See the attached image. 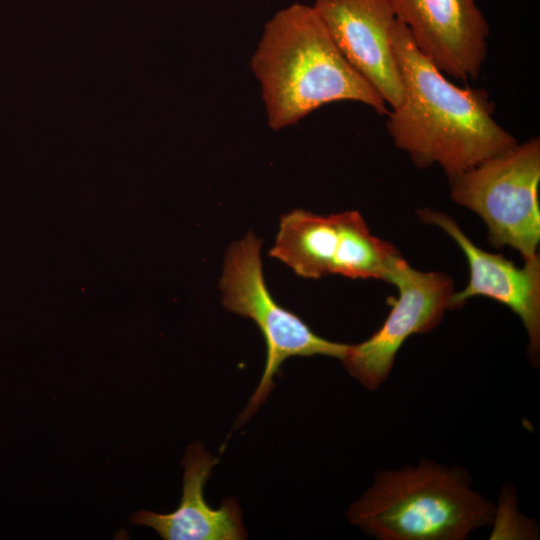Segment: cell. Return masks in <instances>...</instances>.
<instances>
[{"instance_id": "1", "label": "cell", "mask_w": 540, "mask_h": 540, "mask_svg": "<svg viewBox=\"0 0 540 540\" xmlns=\"http://www.w3.org/2000/svg\"><path fill=\"white\" fill-rule=\"evenodd\" d=\"M392 45L404 95L388 111L386 128L417 167L437 164L451 178L518 142L494 119L489 93L449 81L398 19Z\"/></svg>"}, {"instance_id": "11", "label": "cell", "mask_w": 540, "mask_h": 540, "mask_svg": "<svg viewBox=\"0 0 540 540\" xmlns=\"http://www.w3.org/2000/svg\"><path fill=\"white\" fill-rule=\"evenodd\" d=\"M339 245L338 213L326 216L296 209L281 217L269 255L300 277L320 279L334 274Z\"/></svg>"}, {"instance_id": "10", "label": "cell", "mask_w": 540, "mask_h": 540, "mask_svg": "<svg viewBox=\"0 0 540 540\" xmlns=\"http://www.w3.org/2000/svg\"><path fill=\"white\" fill-rule=\"evenodd\" d=\"M218 463L201 443L192 444L183 459L185 472L180 504L167 514L139 511L131 521L153 528L165 540H241L247 538L242 512L234 498L214 509L204 498V486Z\"/></svg>"}, {"instance_id": "5", "label": "cell", "mask_w": 540, "mask_h": 540, "mask_svg": "<svg viewBox=\"0 0 540 540\" xmlns=\"http://www.w3.org/2000/svg\"><path fill=\"white\" fill-rule=\"evenodd\" d=\"M262 241L249 232L228 249L220 289L223 306L230 312L252 319L266 344V364L261 380L238 419L248 421L273 388L281 364L292 356L324 355L342 359L348 344L327 340L314 333L297 315L281 307L265 284Z\"/></svg>"}, {"instance_id": "3", "label": "cell", "mask_w": 540, "mask_h": 540, "mask_svg": "<svg viewBox=\"0 0 540 540\" xmlns=\"http://www.w3.org/2000/svg\"><path fill=\"white\" fill-rule=\"evenodd\" d=\"M494 515L463 472L432 463L378 474L348 511L353 524L381 540H461Z\"/></svg>"}, {"instance_id": "6", "label": "cell", "mask_w": 540, "mask_h": 540, "mask_svg": "<svg viewBox=\"0 0 540 540\" xmlns=\"http://www.w3.org/2000/svg\"><path fill=\"white\" fill-rule=\"evenodd\" d=\"M384 281L394 284L399 293L389 315L367 340L348 345L341 359L350 375L370 390L386 380L408 337L430 331L453 309L452 279L441 272L414 269L400 254L391 260Z\"/></svg>"}, {"instance_id": "2", "label": "cell", "mask_w": 540, "mask_h": 540, "mask_svg": "<svg viewBox=\"0 0 540 540\" xmlns=\"http://www.w3.org/2000/svg\"><path fill=\"white\" fill-rule=\"evenodd\" d=\"M250 65L273 130L333 102H358L385 116L389 111L338 50L312 5L296 2L277 11L265 23Z\"/></svg>"}, {"instance_id": "8", "label": "cell", "mask_w": 540, "mask_h": 540, "mask_svg": "<svg viewBox=\"0 0 540 540\" xmlns=\"http://www.w3.org/2000/svg\"><path fill=\"white\" fill-rule=\"evenodd\" d=\"M397 19L442 73L476 79L487 56L489 25L476 0H391Z\"/></svg>"}, {"instance_id": "4", "label": "cell", "mask_w": 540, "mask_h": 540, "mask_svg": "<svg viewBox=\"0 0 540 540\" xmlns=\"http://www.w3.org/2000/svg\"><path fill=\"white\" fill-rule=\"evenodd\" d=\"M449 182L452 199L482 218L493 246H510L524 261L539 256V137L517 142Z\"/></svg>"}, {"instance_id": "7", "label": "cell", "mask_w": 540, "mask_h": 540, "mask_svg": "<svg viewBox=\"0 0 540 540\" xmlns=\"http://www.w3.org/2000/svg\"><path fill=\"white\" fill-rule=\"evenodd\" d=\"M338 50L391 108L404 95L392 34L397 16L391 0H314Z\"/></svg>"}, {"instance_id": "9", "label": "cell", "mask_w": 540, "mask_h": 540, "mask_svg": "<svg viewBox=\"0 0 540 540\" xmlns=\"http://www.w3.org/2000/svg\"><path fill=\"white\" fill-rule=\"evenodd\" d=\"M417 214L423 223L436 225L449 234L467 258L469 282L465 289L454 292L452 308L474 296H486L508 306L522 320L530 355L536 361L540 349V257L524 261L519 268L502 255L477 247L450 216L428 208Z\"/></svg>"}, {"instance_id": "12", "label": "cell", "mask_w": 540, "mask_h": 540, "mask_svg": "<svg viewBox=\"0 0 540 540\" xmlns=\"http://www.w3.org/2000/svg\"><path fill=\"white\" fill-rule=\"evenodd\" d=\"M338 217L341 238L334 274L385 280L389 264L399 252L389 242L372 235L359 212L345 211L338 213Z\"/></svg>"}]
</instances>
